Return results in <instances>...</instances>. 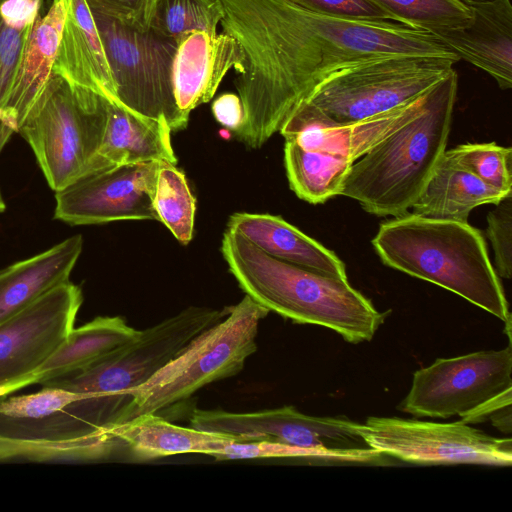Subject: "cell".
I'll use <instances>...</instances> for the list:
<instances>
[{"mask_svg": "<svg viewBox=\"0 0 512 512\" xmlns=\"http://www.w3.org/2000/svg\"><path fill=\"white\" fill-rule=\"evenodd\" d=\"M40 15L27 7L0 0V153L9 141L3 115L24 51Z\"/></svg>", "mask_w": 512, "mask_h": 512, "instance_id": "cell-27", "label": "cell"}, {"mask_svg": "<svg viewBox=\"0 0 512 512\" xmlns=\"http://www.w3.org/2000/svg\"><path fill=\"white\" fill-rule=\"evenodd\" d=\"M366 445L405 462L510 466L511 438H498L463 420L437 423L396 417H368L359 424Z\"/></svg>", "mask_w": 512, "mask_h": 512, "instance_id": "cell-10", "label": "cell"}, {"mask_svg": "<svg viewBox=\"0 0 512 512\" xmlns=\"http://www.w3.org/2000/svg\"><path fill=\"white\" fill-rule=\"evenodd\" d=\"M464 2H475V1H485V0H463Z\"/></svg>", "mask_w": 512, "mask_h": 512, "instance_id": "cell-38", "label": "cell"}, {"mask_svg": "<svg viewBox=\"0 0 512 512\" xmlns=\"http://www.w3.org/2000/svg\"><path fill=\"white\" fill-rule=\"evenodd\" d=\"M221 252L246 295L295 323L323 326L357 344L370 341L386 318L347 279L278 260L235 231L226 229Z\"/></svg>", "mask_w": 512, "mask_h": 512, "instance_id": "cell-1", "label": "cell"}, {"mask_svg": "<svg viewBox=\"0 0 512 512\" xmlns=\"http://www.w3.org/2000/svg\"><path fill=\"white\" fill-rule=\"evenodd\" d=\"M284 163L291 190L311 204L339 196L352 165L337 155L302 148L291 139H285Z\"/></svg>", "mask_w": 512, "mask_h": 512, "instance_id": "cell-26", "label": "cell"}, {"mask_svg": "<svg viewBox=\"0 0 512 512\" xmlns=\"http://www.w3.org/2000/svg\"><path fill=\"white\" fill-rule=\"evenodd\" d=\"M512 389L466 413L461 417L466 423H479L490 420L492 425L503 433H511V397Z\"/></svg>", "mask_w": 512, "mask_h": 512, "instance_id": "cell-35", "label": "cell"}, {"mask_svg": "<svg viewBox=\"0 0 512 512\" xmlns=\"http://www.w3.org/2000/svg\"><path fill=\"white\" fill-rule=\"evenodd\" d=\"M244 54L230 35L196 31L178 42L173 62V91L182 118L189 121L193 109L209 102L230 69H243Z\"/></svg>", "mask_w": 512, "mask_h": 512, "instance_id": "cell-15", "label": "cell"}, {"mask_svg": "<svg viewBox=\"0 0 512 512\" xmlns=\"http://www.w3.org/2000/svg\"><path fill=\"white\" fill-rule=\"evenodd\" d=\"M298 6L326 16L367 21H390V16L371 0H290Z\"/></svg>", "mask_w": 512, "mask_h": 512, "instance_id": "cell-33", "label": "cell"}, {"mask_svg": "<svg viewBox=\"0 0 512 512\" xmlns=\"http://www.w3.org/2000/svg\"><path fill=\"white\" fill-rule=\"evenodd\" d=\"M171 132L161 121L142 117L109 102L104 136L94 160L95 171L150 161L175 165Z\"/></svg>", "mask_w": 512, "mask_h": 512, "instance_id": "cell-21", "label": "cell"}, {"mask_svg": "<svg viewBox=\"0 0 512 512\" xmlns=\"http://www.w3.org/2000/svg\"><path fill=\"white\" fill-rule=\"evenodd\" d=\"M457 90L453 69L429 90L416 117L351 165L340 195L379 217L409 213L447 149Z\"/></svg>", "mask_w": 512, "mask_h": 512, "instance_id": "cell-3", "label": "cell"}, {"mask_svg": "<svg viewBox=\"0 0 512 512\" xmlns=\"http://www.w3.org/2000/svg\"><path fill=\"white\" fill-rule=\"evenodd\" d=\"M81 235L0 270V324L16 316L54 287L68 282L82 251Z\"/></svg>", "mask_w": 512, "mask_h": 512, "instance_id": "cell-20", "label": "cell"}, {"mask_svg": "<svg viewBox=\"0 0 512 512\" xmlns=\"http://www.w3.org/2000/svg\"><path fill=\"white\" fill-rule=\"evenodd\" d=\"M223 16L220 0H153L149 28L177 43L188 33H217Z\"/></svg>", "mask_w": 512, "mask_h": 512, "instance_id": "cell-29", "label": "cell"}, {"mask_svg": "<svg viewBox=\"0 0 512 512\" xmlns=\"http://www.w3.org/2000/svg\"><path fill=\"white\" fill-rule=\"evenodd\" d=\"M359 424L346 417L311 416L293 406L254 412L195 409L193 428L246 437L251 441L270 439L312 449L324 459L362 462L368 448L359 434Z\"/></svg>", "mask_w": 512, "mask_h": 512, "instance_id": "cell-12", "label": "cell"}, {"mask_svg": "<svg viewBox=\"0 0 512 512\" xmlns=\"http://www.w3.org/2000/svg\"><path fill=\"white\" fill-rule=\"evenodd\" d=\"M67 11V0H52L46 14L35 24L17 71L3 125L10 138L53 75L61 32Z\"/></svg>", "mask_w": 512, "mask_h": 512, "instance_id": "cell-18", "label": "cell"}, {"mask_svg": "<svg viewBox=\"0 0 512 512\" xmlns=\"http://www.w3.org/2000/svg\"><path fill=\"white\" fill-rule=\"evenodd\" d=\"M76 393L42 386L38 392L0 397V460L93 461L121 444L70 409Z\"/></svg>", "mask_w": 512, "mask_h": 512, "instance_id": "cell-8", "label": "cell"}, {"mask_svg": "<svg viewBox=\"0 0 512 512\" xmlns=\"http://www.w3.org/2000/svg\"><path fill=\"white\" fill-rule=\"evenodd\" d=\"M108 103L53 74L22 121L18 133L32 148L55 192L95 171Z\"/></svg>", "mask_w": 512, "mask_h": 512, "instance_id": "cell-7", "label": "cell"}, {"mask_svg": "<svg viewBox=\"0 0 512 512\" xmlns=\"http://www.w3.org/2000/svg\"><path fill=\"white\" fill-rule=\"evenodd\" d=\"M82 301L81 289L68 281L0 324V397L31 385L74 328Z\"/></svg>", "mask_w": 512, "mask_h": 512, "instance_id": "cell-13", "label": "cell"}, {"mask_svg": "<svg viewBox=\"0 0 512 512\" xmlns=\"http://www.w3.org/2000/svg\"><path fill=\"white\" fill-rule=\"evenodd\" d=\"M158 221L183 245L193 236L196 201L186 177L174 164L162 162L153 197Z\"/></svg>", "mask_w": 512, "mask_h": 512, "instance_id": "cell-28", "label": "cell"}, {"mask_svg": "<svg viewBox=\"0 0 512 512\" xmlns=\"http://www.w3.org/2000/svg\"><path fill=\"white\" fill-rule=\"evenodd\" d=\"M90 11L99 12L136 27H149L153 0H85Z\"/></svg>", "mask_w": 512, "mask_h": 512, "instance_id": "cell-34", "label": "cell"}, {"mask_svg": "<svg viewBox=\"0 0 512 512\" xmlns=\"http://www.w3.org/2000/svg\"><path fill=\"white\" fill-rule=\"evenodd\" d=\"M371 1L392 21L431 34L464 26L472 19V10L463 0Z\"/></svg>", "mask_w": 512, "mask_h": 512, "instance_id": "cell-30", "label": "cell"}, {"mask_svg": "<svg viewBox=\"0 0 512 512\" xmlns=\"http://www.w3.org/2000/svg\"><path fill=\"white\" fill-rule=\"evenodd\" d=\"M221 310L189 306L144 330L80 372L41 384L80 394L79 409L95 427L112 433L126 421V393L149 380L200 332L223 319Z\"/></svg>", "mask_w": 512, "mask_h": 512, "instance_id": "cell-4", "label": "cell"}, {"mask_svg": "<svg viewBox=\"0 0 512 512\" xmlns=\"http://www.w3.org/2000/svg\"><path fill=\"white\" fill-rule=\"evenodd\" d=\"M458 167L505 193L512 192V149L495 142L461 144L445 151Z\"/></svg>", "mask_w": 512, "mask_h": 512, "instance_id": "cell-31", "label": "cell"}, {"mask_svg": "<svg viewBox=\"0 0 512 512\" xmlns=\"http://www.w3.org/2000/svg\"><path fill=\"white\" fill-rule=\"evenodd\" d=\"M512 389V349L436 359L413 374L400 408L416 417H462Z\"/></svg>", "mask_w": 512, "mask_h": 512, "instance_id": "cell-11", "label": "cell"}, {"mask_svg": "<svg viewBox=\"0 0 512 512\" xmlns=\"http://www.w3.org/2000/svg\"><path fill=\"white\" fill-rule=\"evenodd\" d=\"M472 19L434 35L459 59L488 73L502 90L512 87V6L510 0L466 2Z\"/></svg>", "mask_w": 512, "mask_h": 512, "instance_id": "cell-16", "label": "cell"}, {"mask_svg": "<svg viewBox=\"0 0 512 512\" xmlns=\"http://www.w3.org/2000/svg\"><path fill=\"white\" fill-rule=\"evenodd\" d=\"M212 113L222 126L233 133L242 126L244 120L241 100L234 93H224L216 98L212 103Z\"/></svg>", "mask_w": 512, "mask_h": 512, "instance_id": "cell-36", "label": "cell"}, {"mask_svg": "<svg viewBox=\"0 0 512 512\" xmlns=\"http://www.w3.org/2000/svg\"><path fill=\"white\" fill-rule=\"evenodd\" d=\"M390 111L343 125L305 127L285 137L302 148L337 155L351 164L423 109L427 94Z\"/></svg>", "mask_w": 512, "mask_h": 512, "instance_id": "cell-23", "label": "cell"}, {"mask_svg": "<svg viewBox=\"0 0 512 512\" xmlns=\"http://www.w3.org/2000/svg\"><path fill=\"white\" fill-rule=\"evenodd\" d=\"M227 229L241 234L278 260L347 279L345 264L333 251L280 216L238 212L230 216Z\"/></svg>", "mask_w": 512, "mask_h": 512, "instance_id": "cell-19", "label": "cell"}, {"mask_svg": "<svg viewBox=\"0 0 512 512\" xmlns=\"http://www.w3.org/2000/svg\"><path fill=\"white\" fill-rule=\"evenodd\" d=\"M269 311L245 294L228 314L196 335L144 384L129 390L126 420L158 413L199 389L237 375L256 352L260 322Z\"/></svg>", "mask_w": 512, "mask_h": 512, "instance_id": "cell-6", "label": "cell"}, {"mask_svg": "<svg viewBox=\"0 0 512 512\" xmlns=\"http://www.w3.org/2000/svg\"><path fill=\"white\" fill-rule=\"evenodd\" d=\"M53 74L119 105L105 50L85 0H67Z\"/></svg>", "mask_w": 512, "mask_h": 512, "instance_id": "cell-17", "label": "cell"}, {"mask_svg": "<svg viewBox=\"0 0 512 512\" xmlns=\"http://www.w3.org/2000/svg\"><path fill=\"white\" fill-rule=\"evenodd\" d=\"M138 330L120 316H100L73 328L66 340L34 373L31 385L85 370L135 337Z\"/></svg>", "mask_w": 512, "mask_h": 512, "instance_id": "cell-25", "label": "cell"}, {"mask_svg": "<svg viewBox=\"0 0 512 512\" xmlns=\"http://www.w3.org/2000/svg\"><path fill=\"white\" fill-rule=\"evenodd\" d=\"M372 245L386 266L449 290L505 324L511 322L484 237L468 222L407 213L380 224Z\"/></svg>", "mask_w": 512, "mask_h": 512, "instance_id": "cell-2", "label": "cell"}, {"mask_svg": "<svg viewBox=\"0 0 512 512\" xmlns=\"http://www.w3.org/2000/svg\"><path fill=\"white\" fill-rule=\"evenodd\" d=\"M453 64L436 57L390 56L345 67L325 78L279 133L285 138L305 127L343 125L390 111L429 91Z\"/></svg>", "mask_w": 512, "mask_h": 512, "instance_id": "cell-5", "label": "cell"}, {"mask_svg": "<svg viewBox=\"0 0 512 512\" xmlns=\"http://www.w3.org/2000/svg\"><path fill=\"white\" fill-rule=\"evenodd\" d=\"M164 161L122 164L86 174L55 194V218L70 225L156 220L157 173Z\"/></svg>", "mask_w": 512, "mask_h": 512, "instance_id": "cell-14", "label": "cell"}, {"mask_svg": "<svg viewBox=\"0 0 512 512\" xmlns=\"http://www.w3.org/2000/svg\"><path fill=\"white\" fill-rule=\"evenodd\" d=\"M98 29L118 103L125 109L161 121L171 131L184 129L173 91L177 43L151 28H141L91 11Z\"/></svg>", "mask_w": 512, "mask_h": 512, "instance_id": "cell-9", "label": "cell"}, {"mask_svg": "<svg viewBox=\"0 0 512 512\" xmlns=\"http://www.w3.org/2000/svg\"><path fill=\"white\" fill-rule=\"evenodd\" d=\"M487 236L491 242L499 277L512 276V194L507 195L487 215Z\"/></svg>", "mask_w": 512, "mask_h": 512, "instance_id": "cell-32", "label": "cell"}, {"mask_svg": "<svg viewBox=\"0 0 512 512\" xmlns=\"http://www.w3.org/2000/svg\"><path fill=\"white\" fill-rule=\"evenodd\" d=\"M4 210H5V202L2 197L1 190H0V213H2Z\"/></svg>", "mask_w": 512, "mask_h": 512, "instance_id": "cell-37", "label": "cell"}, {"mask_svg": "<svg viewBox=\"0 0 512 512\" xmlns=\"http://www.w3.org/2000/svg\"><path fill=\"white\" fill-rule=\"evenodd\" d=\"M509 194L458 167L444 152L411 210L426 218L466 223L474 208L496 205Z\"/></svg>", "mask_w": 512, "mask_h": 512, "instance_id": "cell-24", "label": "cell"}, {"mask_svg": "<svg viewBox=\"0 0 512 512\" xmlns=\"http://www.w3.org/2000/svg\"><path fill=\"white\" fill-rule=\"evenodd\" d=\"M112 435L141 460L187 453L213 456L230 443L251 441L242 436L178 426L156 413L124 421L113 429Z\"/></svg>", "mask_w": 512, "mask_h": 512, "instance_id": "cell-22", "label": "cell"}]
</instances>
